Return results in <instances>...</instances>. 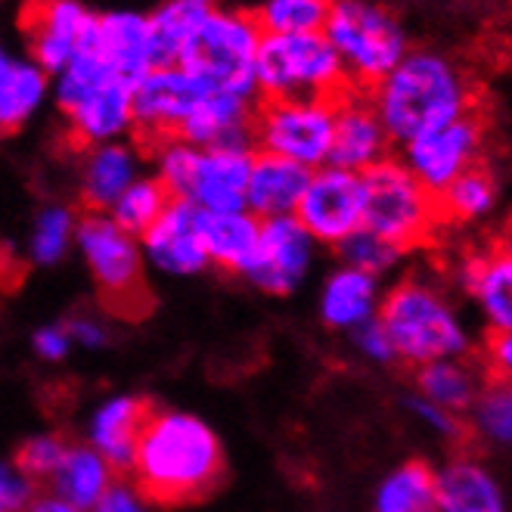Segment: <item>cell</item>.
Masks as SVG:
<instances>
[{
    "instance_id": "6da1fadb",
    "label": "cell",
    "mask_w": 512,
    "mask_h": 512,
    "mask_svg": "<svg viewBox=\"0 0 512 512\" xmlns=\"http://www.w3.org/2000/svg\"><path fill=\"white\" fill-rule=\"evenodd\" d=\"M224 472V447L199 416L153 407L140 432L128 481L143 503L174 509L215 494Z\"/></svg>"
},
{
    "instance_id": "7a4b0ae2",
    "label": "cell",
    "mask_w": 512,
    "mask_h": 512,
    "mask_svg": "<svg viewBox=\"0 0 512 512\" xmlns=\"http://www.w3.org/2000/svg\"><path fill=\"white\" fill-rule=\"evenodd\" d=\"M367 94L388 140L398 146L478 109L472 72L457 56L432 47H410Z\"/></svg>"
},
{
    "instance_id": "3957f363",
    "label": "cell",
    "mask_w": 512,
    "mask_h": 512,
    "mask_svg": "<svg viewBox=\"0 0 512 512\" xmlns=\"http://www.w3.org/2000/svg\"><path fill=\"white\" fill-rule=\"evenodd\" d=\"M50 97L78 153L134 134V84L115 75L87 44L50 78Z\"/></svg>"
},
{
    "instance_id": "277c9868",
    "label": "cell",
    "mask_w": 512,
    "mask_h": 512,
    "mask_svg": "<svg viewBox=\"0 0 512 512\" xmlns=\"http://www.w3.org/2000/svg\"><path fill=\"white\" fill-rule=\"evenodd\" d=\"M376 320L385 329L395 360L407 370L466 357L472 348L447 292L426 274L404 277L379 301Z\"/></svg>"
},
{
    "instance_id": "5b68a950",
    "label": "cell",
    "mask_w": 512,
    "mask_h": 512,
    "mask_svg": "<svg viewBox=\"0 0 512 512\" xmlns=\"http://www.w3.org/2000/svg\"><path fill=\"white\" fill-rule=\"evenodd\" d=\"M153 159V177L171 199H184L199 212H243L255 149L252 143L193 146L165 140L146 153Z\"/></svg>"
},
{
    "instance_id": "8992f818",
    "label": "cell",
    "mask_w": 512,
    "mask_h": 512,
    "mask_svg": "<svg viewBox=\"0 0 512 512\" xmlns=\"http://www.w3.org/2000/svg\"><path fill=\"white\" fill-rule=\"evenodd\" d=\"M323 38L336 50L354 90H373L410 50L401 16L382 0H333Z\"/></svg>"
},
{
    "instance_id": "52a82bcc",
    "label": "cell",
    "mask_w": 512,
    "mask_h": 512,
    "mask_svg": "<svg viewBox=\"0 0 512 512\" xmlns=\"http://www.w3.org/2000/svg\"><path fill=\"white\" fill-rule=\"evenodd\" d=\"M364 180V230L379 236L391 249H426L444 233L435 196L404 168L401 159L388 156Z\"/></svg>"
},
{
    "instance_id": "ba28073f",
    "label": "cell",
    "mask_w": 512,
    "mask_h": 512,
    "mask_svg": "<svg viewBox=\"0 0 512 512\" xmlns=\"http://www.w3.org/2000/svg\"><path fill=\"white\" fill-rule=\"evenodd\" d=\"M258 100H336L348 78L323 32L311 35H261L255 56Z\"/></svg>"
},
{
    "instance_id": "9c48e42d",
    "label": "cell",
    "mask_w": 512,
    "mask_h": 512,
    "mask_svg": "<svg viewBox=\"0 0 512 512\" xmlns=\"http://www.w3.org/2000/svg\"><path fill=\"white\" fill-rule=\"evenodd\" d=\"M75 243L87 261L90 277L100 289V301L109 314L137 320L153 308V295L143 274L140 243L118 227L109 215L81 212Z\"/></svg>"
},
{
    "instance_id": "30bf717a",
    "label": "cell",
    "mask_w": 512,
    "mask_h": 512,
    "mask_svg": "<svg viewBox=\"0 0 512 512\" xmlns=\"http://www.w3.org/2000/svg\"><path fill=\"white\" fill-rule=\"evenodd\" d=\"M261 44V28L252 13L233 7L205 10L190 47L180 56V69L202 78L218 90L258 100L255 87V56Z\"/></svg>"
},
{
    "instance_id": "8fae6325",
    "label": "cell",
    "mask_w": 512,
    "mask_h": 512,
    "mask_svg": "<svg viewBox=\"0 0 512 512\" xmlns=\"http://www.w3.org/2000/svg\"><path fill=\"white\" fill-rule=\"evenodd\" d=\"M336 100L301 97V100H258L252 115V149L267 156L289 159L308 171L329 162L333 143Z\"/></svg>"
},
{
    "instance_id": "7c38bea8",
    "label": "cell",
    "mask_w": 512,
    "mask_h": 512,
    "mask_svg": "<svg viewBox=\"0 0 512 512\" xmlns=\"http://www.w3.org/2000/svg\"><path fill=\"white\" fill-rule=\"evenodd\" d=\"M212 84L180 66H156L134 81V134L143 156L165 140H177Z\"/></svg>"
},
{
    "instance_id": "4fadbf2b",
    "label": "cell",
    "mask_w": 512,
    "mask_h": 512,
    "mask_svg": "<svg viewBox=\"0 0 512 512\" xmlns=\"http://www.w3.org/2000/svg\"><path fill=\"white\" fill-rule=\"evenodd\" d=\"M485 153H488V122L475 109L435 131L407 140L398 159L419 184L432 196H438L450 180H457L463 171L485 162Z\"/></svg>"
},
{
    "instance_id": "5bb4252c",
    "label": "cell",
    "mask_w": 512,
    "mask_h": 512,
    "mask_svg": "<svg viewBox=\"0 0 512 512\" xmlns=\"http://www.w3.org/2000/svg\"><path fill=\"white\" fill-rule=\"evenodd\" d=\"M314 243L339 246L364 227V180L354 171L323 165L311 171L292 215Z\"/></svg>"
},
{
    "instance_id": "9a60e30c",
    "label": "cell",
    "mask_w": 512,
    "mask_h": 512,
    "mask_svg": "<svg viewBox=\"0 0 512 512\" xmlns=\"http://www.w3.org/2000/svg\"><path fill=\"white\" fill-rule=\"evenodd\" d=\"M97 13L81 0H28L22 10L25 56L50 78L90 41Z\"/></svg>"
},
{
    "instance_id": "2e32d148",
    "label": "cell",
    "mask_w": 512,
    "mask_h": 512,
    "mask_svg": "<svg viewBox=\"0 0 512 512\" xmlns=\"http://www.w3.org/2000/svg\"><path fill=\"white\" fill-rule=\"evenodd\" d=\"M391 146L395 143L388 140L367 90H354V87L342 90L336 97L333 143H329L326 165L364 174L391 156Z\"/></svg>"
},
{
    "instance_id": "e0dca14e",
    "label": "cell",
    "mask_w": 512,
    "mask_h": 512,
    "mask_svg": "<svg viewBox=\"0 0 512 512\" xmlns=\"http://www.w3.org/2000/svg\"><path fill=\"white\" fill-rule=\"evenodd\" d=\"M311 249H314V239L292 215L267 218L261 221L258 249L246 270V277L270 295H286L305 280L311 267Z\"/></svg>"
},
{
    "instance_id": "ac0fdd59",
    "label": "cell",
    "mask_w": 512,
    "mask_h": 512,
    "mask_svg": "<svg viewBox=\"0 0 512 512\" xmlns=\"http://www.w3.org/2000/svg\"><path fill=\"white\" fill-rule=\"evenodd\" d=\"M87 47L97 50V56L103 59V63L131 84L159 66L149 16L137 13V10L100 13L94 22V32H90Z\"/></svg>"
},
{
    "instance_id": "d6986e66",
    "label": "cell",
    "mask_w": 512,
    "mask_h": 512,
    "mask_svg": "<svg viewBox=\"0 0 512 512\" xmlns=\"http://www.w3.org/2000/svg\"><path fill=\"white\" fill-rule=\"evenodd\" d=\"M143 149L128 140H112L81 149L78 162V199L84 212L106 215L134 180L140 177Z\"/></svg>"
},
{
    "instance_id": "ffe728a7",
    "label": "cell",
    "mask_w": 512,
    "mask_h": 512,
    "mask_svg": "<svg viewBox=\"0 0 512 512\" xmlns=\"http://www.w3.org/2000/svg\"><path fill=\"white\" fill-rule=\"evenodd\" d=\"M137 243L149 255V261L159 270H168V274H199L208 267L199 239V208L184 199H171L159 221Z\"/></svg>"
},
{
    "instance_id": "44dd1931",
    "label": "cell",
    "mask_w": 512,
    "mask_h": 512,
    "mask_svg": "<svg viewBox=\"0 0 512 512\" xmlns=\"http://www.w3.org/2000/svg\"><path fill=\"white\" fill-rule=\"evenodd\" d=\"M463 289L478 301L491 329L509 333L512 323V255L506 236L485 249H469L457 264Z\"/></svg>"
},
{
    "instance_id": "7402d4cb",
    "label": "cell",
    "mask_w": 512,
    "mask_h": 512,
    "mask_svg": "<svg viewBox=\"0 0 512 512\" xmlns=\"http://www.w3.org/2000/svg\"><path fill=\"white\" fill-rule=\"evenodd\" d=\"M438 512H506L503 488L472 450H454L450 463L435 472Z\"/></svg>"
},
{
    "instance_id": "603a6c76",
    "label": "cell",
    "mask_w": 512,
    "mask_h": 512,
    "mask_svg": "<svg viewBox=\"0 0 512 512\" xmlns=\"http://www.w3.org/2000/svg\"><path fill=\"white\" fill-rule=\"evenodd\" d=\"M50 100V75L0 38V134L22 131Z\"/></svg>"
},
{
    "instance_id": "cb8c5ba5",
    "label": "cell",
    "mask_w": 512,
    "mask_h": 512,
    "mask_svg": "<svg viewBox=\"0 0 512 512\" xmlns=\"http://www.w3.org/2000/svg\"><path fill=\"white\" fill-rule=\"evenodd\" d=\"M149 413H153V404L146 398L122 395L106 401L90 419V447L112 466L115 475H128Z\"/></svg>"
},
{
    "instance_id": "d4e9b609",
    "label": "cell",
    "mask_w": 512,
    "mask_h": 512,
    "mask_svg": "<svg viewBox=\"0 0 512 512\" xmlns=\"http://www.w3.org/2000/svg\"><path fill=\"white\" fill-rule=\"evenodd\" d=\"M308 177H311L308 168H301L289 159L255 153L249 187H246V212L255 215L258 221L295 215L298 199L308 187Z\"/></svg>"
},
{
    "instance_id": "484cf974",
    "label": "cell",
    "mask_w": 512,
    "mask_h": 512,
    "mask_svg": "<svg viewBox=\"0 0 512 512\" xmlns=\"http://www.w3.org/2000/svg\"><path fill=\"white\" fill-rule=\"evenodd\" d=\"M258 100L230 94L212 87L199 109L190 115L177 140L193 146H224V143H252V115Z\"/></svg>"
},
{
    "instance_id": "4316f807",
    "label": "cell",
    "mask_w": 512,
    "mask_h": 512,
    "mask_svg": "<svg viewBox=\"0 0 512 512\" xmlns=\"http://www.w3.org/2000/svg\"><path fill=\"white\" fill-rule=\"evenodd\" d=\"M258 230L261 221L255 215L243 212H199V239L208 264H215L227 274H243L255 258L258 249Z\"/></svg>"
},
{
    "instance_id": "83f0119b",
    "label": "cell",
    "mask_w": 512,
    "mask_h": 512,
    "mask_svg": "<svg viewBox=\"0 0 512 512\" xmlns=\"http://www.w3.org/2000/svg\"><path fill=\"white\" fill-rule=\"evenodd\" d=\"M413 382L419 398L432 401L435 407L460 419L472 410L478 391L485 388V379H481L475 360L469 357H450V360H435V364L416 367Z\"/></svg>"
},
{
    "instance_id": "f1b7e54d",
    "label": "cell",
    "mask_w": 512,
    "mask_h": 512,
    "mask_svg": "<svg viewBox=\"0 0 512 512\" xmlns=\"http://www.w3.org/2000/svg\"><path fill=\"white\" fill-rule=\"evenodd\" d=\"M112 481H115L112 466L97 454L94 447L69 444L63 463H59L56 472L47 478V485H50L53 497L90 512L97 506V500L112 488Z\"/></svg>"
},
{
    "instance_id": "f546056e",
    "label": "cell",
    "mask_w": 512,
    "mask_h": 512,
    "mask_svg": "<svg viewBox=\"0 0 512 512\" xmlns=\"http://www.w3.org/2000/svg\"><path fill=\"white\" fill-rule=\"evenodd\" d=\"M379 289L376 277L354 267H339L323 286L320 317L333 329H357L376 317Z\"/></svg>"
},
{
    "instance_id": "4dcf8cb0",
    "label": "cell",
    "mask_w": 512,
    "mask_h": 512,
    "mask_svg": "<svg viewBox=\"0 0 512 512\" xmlns=\"http://www.w3.org/2000/svg\"><path fill=\"white\" fill-rule=\"evenodd\" d=\"M497 202H500V180L488 162H478L475 168L463 171L457 180H450V184L435 196L438 218H441L444 230L481 221L485 215L494 212Z\"/></svg>"
},
{
    "instance_id": "1f68e13d",
    "label": "cell",
    "mask_w": 512,
    "mask_h": 512,
    "mask_svg": "<svg viewBox=\"0 0 512 512\" xmlns=\"http://www.w3.org/2000/svg\"><path fill=\"white\" fill-rule=\"evenodd\" d=\"M373 512H438L435 469L426 460H407L382 478Z\"/></svg>"
},
{
    "instance_id": "d6a6232c",
    "label": "cell",
    "mask_w": 512,
    "mask_h": 512,
    "mask_svg": "<svg viewBox=\"0 0 512 512\" xmlns=\"http://www.w3.org/2000/svg\"><path fill=\"white\" fill-rule=\"evenodd\" d=\"M146 16H149V28H153L159 66H177L196 35L205 10L184 4V0H162V4Z\"/></svg>"
},
{
    "instance_id": "836d02e7",
    "label": "cell",
    "mask_w": 512,
    "mask_h": 512,
    "mask_svg": "<svg viewBox=\"0 0 512 512\" xmlns=\"http://www.w3.org/2000/svg\"><path fill=\"white\" fill-rule=\"evenodd\" d=\"M333 0H261L252 10L261 35H311L323 32Z\"/></svg>"
},
{
    "instance_id": "e575fe53",
    "label": "cell",
    "mask_w": 512,
    "mask_h": 512,
    "mask_svg": "<svg viewBox=\"0 0 512 512\" xmlns=\"http://www.w3.org/2000/svg\"><path fill=\"white\" fill-rule=\"evenodd\" d=\"M171 196L168 190L159 184V180L149 174V177H137L134 184L115 199V205L109 208V218L122 227L125 233H131L134 239H140L149 227L159 221V215L168 208Z\"/></svg>"
},
{
    "instance_id": "d590c367",
    "label": "cell",
    "mask_w": 512,
    "mask_h": 512,
    "mask_svg": "<svg viewBox=\"0 0 512 512\" xmlns=\"http://www.w3.org/2000/svg\"><path fill=\"white\" fill-rule=\"evenodd\" d=\"M472 444L481 435L491 444L506 447L512 435V395H509V382H485V388L478 391V398L472 404Z\"/></svg>"
},
{
    "instance_id": "8d00e7d4",
    "label": "cell",
    "mask_w": 512,
    "mask_h": 512,
    "mask_svg": "<svg viewBox=\"0 0 512 512\" xmlns=\"http://www.w3.org/2000/svg\"><path fill=\"white\" fill-rule=\"evenodd\" d=\"M78 215L69 205H47L41 208V215L32 230V261L35 264H56L63 258L75 239Z\"/></svg>"
},
{
    "instance_id": "74e56055",
    "label": "cell",
    "mask_w": 512,
    "mask_h": 512,
    "mask_svg": "<svg viewBox=\"0 0 512 512\" xmlns=\"http://www.w3.org/2000/svg\"><path fill=\"white\" fill-rule=\"evenodd\" d=\"M336 249H339L345 267L364 270V274H370V277L382 274V270H388L391 264L401 258L398 249H391L388 243H382L379 236L367 233L364 227H360L357 233H351L345 243H339Z\"/></svg>"
},
{
    "instance_id": "f35d334b",
    "label": "cell",
    "mask_w": 512,
    "mask_h": 512,
    "mask_svg": "<svg viewBox=\"0 0 512 512\" xmlns=\"http://www.w3.org/2000/svg\"><path fill=\"white\" fill-rule=\"evenodd\" d=\"M69 444L59 438V435H38V438H28L19 454H16V466L35 481V485H47V478L56 472V466L63 463Z\"/></svg>"
},
{
    "instance_id": "ab89813d",
    "label": "cell",
    "mask_w": 512,
    "mask_h": 512,
    "mask_svg": "<svg viewBox=\"0 0 512 512\" xmlns=\"http://www.w3.org/2000/svg\"><path fill=\"white\" fill-rule=\"evenodd\" d=\"M475 367L485 382H509L512 370V339L500 329H488V339L475 354Z\"/></svg>"
},
{
    "instance_id": "60d3db41",
    "label": "cell",
    "mask_w": 512,
    "mask_h": 512,
    "mask_svg": "<svg viewBox=\"0 0 512 512\" xmlns=\"http://www.w3.org/2000/svg\"><path fill=\"white\" fill-rule=\"evenodd\" d=\"M38 497V485L16 463H0V512H25Z\"/></svg>"
},
{
    "instance_id": "b9f144b4",
    "label": "cell",
    "mask_w": 512,
    "mask_h": 512,
    "mask_svg": "<svg viewBox=\"0 0 512 512\" xmlns=\"http://www.w3.org/2000/svg\"><path fill=\"white\" fill-rule=\"evenodd\" d=\"M90 512H146L143 497L134 491L131 481H112V488L97 500V506Z\"/></svg>"
},
{
    "instance_id": "7bdbcfd3",
    "label": "cell",
    "mask_w": 512,
    "mask_h": 512,
    "mask_svg": "<svg viewBox=\"0 0 512 512\" xmlns=\"http://www.w3.org/2000/svg\"><path fill=\"white\" fill-rule=\"evenodd\" d=\"M357 345L373 364H395V351H391V342L376 317L364 326H357Z\"/></svg>"
},
{
    "instance_id": "ee69618b",
    "label": "cell",
    "mask_w": 512,
    "mask_h": 512,
    "mask_svg": "<svg viewBox=\"0 0 512 512\" xmlns=\"http://www.w3.org/2000/svg\"><path fill=\"white\" fill-rule=\"evenodd\" d=\"M72 348V339L66 333V326H44L38 329L35 336V351L47 360V364H56V360H63Z\"/></svg>"
},
{
    "instance_id": "f6af8a7d",
    "label": "cell",
    "mask_w": 512,
    "mask_h": 512,
    "mask_svg": "<svg viewBox=\"0 0 512 512\" xmlns=\"http://www.w3.org/2000/svg\"><path fill=\"white\" fill-rule=\"evenodd\" d=\"M66 333H69V339L75 345H87V348H97L106 339V329L94 317H75V320H69L66 323Z\"/></svg>"
},
{
    "instance_id": "bcb514c9",
    "label": "cell",
    "mask_w": 512,
    "mask_h": 512,
    "mask_svg": "<svg viewBox=\"0 0 512 512\" xmlns=\"http://www.w3.org/2000/svg\"><path fill=\"white\" fill-rule=\"evenodd\" d=\"M25 512H84V509H78V506H72L66 500H59L53 494H44V497H35L32 506H28Z\"/></svg>"
},
{
    "instance_id": "7dc6e473",
    "label": "cell",
    "mask_w": 512,
    "mask_h": 512,
    "mask_svg": "<svg viewBox=\"0 0 512 512\" xmlns=\"http://www.w3.org/2000/svg\"><path fill=\"white\" fill-rule=\"evenodd\" d=\"M184 4H193V7H202V10H212V7H221V0H184Z\"/></svg>"
},
{
    "instance_id": "c3c4849f",
    "label": "cell",
    "mask_w": 512,
    "mask_h": 512,
    "mask_svg": "<svg viewBox=\"0 0 512 512\" xmlns=\"http://www.w3.org/2000/svg\"><path fill=\"white\" fill-rule=\"evenodd\" d=\"M10 267H13V261H4V258H0V286H4V274H7Z\"/></svg>"
}]
</instances>
